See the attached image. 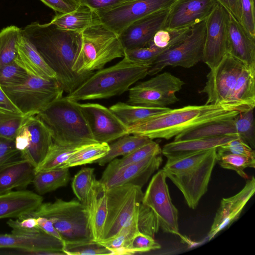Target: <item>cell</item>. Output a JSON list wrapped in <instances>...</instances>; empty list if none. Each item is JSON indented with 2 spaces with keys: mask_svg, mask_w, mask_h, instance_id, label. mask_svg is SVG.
Wrapping results in <instances>:
<instances>
[{
  "mask_svg": "<svg viewBox=\"0 0 255 255\" xmlns=\"http://www.w3.org/2000/svg\"><path fill=\"white\" fill-rule=\"evenodd\" d=\"M79 146H64L54 142L44 160L35 169V173L61 168Z\"/></svg>",
  "mask_w": 255,
  "mask_h": 255,
  "instance_id": "cell-39",
  "label": "cell"
},
{
  "mask_svg": "<svg viewBox=\"0 0 255 255\" xmlns=\"http://www.w3.org/2000/svg\"><path fill=\"white\" fill-rule=\"evenodd\" d=\"M162 149L157 142L151 141L140 146L121 158H115L110 161L107 167L118 168L126 165L143 161L149 157L161 154Z\"/></svg>",
  "mask_w": 255,
  "mask_h": 255,
  "instance_id": "cell-38",
  "label": "cell"
},
{
  "mask_svg": "<svg viewBox=\"0 0 255 255\" xmlns=\"http://www.w3.org/2000/svg\"><path fill=\"white\" fill-rule=\"evenodd\" d=\"M24 123L28 130L29 143L27 148L20 152V156L36 169L44 160L54 142L50 131L36 115L26 117Z\"/></svg>",
  "mask_w": 255,
  "mask_h": 255,
  "instance_id": "cell-23",
  "label": "cell"
},
{
  "mask_svg": "<svg viewBox=\"0 0 255 255\" xmlns=\"http://www.w3.org/2000/svg\"><path fill=\"white\" fill-rule=\"evenodd\" d=\"M229 12L219 3L206 19V37L202 61L215 69L228 53Z\"/></svg>",
  "mask_w": 255,
  "mask_h": 255,
  "instance_id": "cell-15",
  "label": "cell"
},
{
  "mask_svg": "<svg viewBox=\"0 0 255 255\" xmlns=\"http://www.w3.org/2000/svg\"><path fill=\"white\" fill-rule=\"evenodd\" d=\"M220 106L226 110L238 113L254 109L255 73L244 68L231 94Z\"/></svg>",
  "mask_w": 255,
  "mask_h": 255,
  "instance_id": "cell-27",
  "label": "cell"
},
{
  "mask_svg": "<svg viewBox=\"0 0 255 255\" xmlns=\"http://www.w3.org/2000/svg\"><path fill=\"white\" fill-rule=\"evenodd\" d=\"M97 142L109 143L128 134V128L109 109L98 103H79Z\"/></svg>",
  "mask_w": 255,
  "mask_h": 255,
  "instance_id": "cell-16",
  "label": "cell"
},
{
  "mask_svg": "<svg viewBox=\"0 0 255 255\" xmlns=\"http://www.w3.org/2000/svg\"><path fill=\"white\" fill-rule=\"evenodd\" d=\"M29 74L14 61L0 69V86L9 88L24 83Z\"/></svg>",
  "mask_w": 255,
  "mask_h": 255,
  "instance_id": "cell-44",
  "label": "cell"
},
{
  "mask_svg": "<svg viewBox=\"0 0 255 255\" xmlns=\"http://www.w3.org/2000/svg\"><path fill=\"white\" fill-rule=\"evenodd\" d=\"M161 246L153 237L140 232H136L131 239L128 250L130 255L158 250Z\"/></svg>",
  "mask_w": 255,
  "mask_h": 255,
  "instance_id": "cell-48",
  "label": "cell"
},
{
  "mask_svg": "<svg viewBox=\"0 0 255 255\" xmlns=\"http://www.w3.org/2000/svg\"><path fill=\"white\" fill-rule=\"evenodd\" d=\"M63 241L43 231L33 234H0V248L18 249L27 254L66 255Z\"/></svg>",
  "mask_w": 255,
  "mask_h": 255,
  "instance_id": "cell-20",
  "label": "cell"
},
{
  "mask_svg": "<svg viewBox=\"0 0 255 255\" xmlns=\"http://www.w3.org/2000/svg\"><path fill=\"white\" fill-rule=\"evenodd\" d=\"M216 160L223 168L235 171L242 178L248 179L249 176L245 172L248 167H255V158L234 154L217 155Z\"/></svg>",
  "mask_w": 255,
  "mask_h": 255,
  "instance_id": "cell-42",
  "label": "cell"
},
{
  "mask_svg": "<svg viewBox=\"0 0 255 255\" xmlns=\"http://www.w3.org/2000/svg\"><path fill=\"white\" fill-rule=\"evenodd\" d=\"M2 89L25 117L36 115L63 96L64 92L56 78L45 79L30 75L22 84Z\"/></svg>",
  "mask_w": 255,
  "mask_h": 255,
  "instance_id": "cell-8",
  "label": "cell"
},
{
  "mask_svg": "<svg viewBox=\"0 0 255 255\" xmlns=\"http://www.w3.org/2000/svg\"><path fill=\"white\" fill-rule=\"evenodd\" d=\"M245 67L242 62L227 53L219 65L210 70L205 86L199 91L207 96L205 104L220 106L231 94Z\"/></svg>",
  "mask_w": 255,
  "mask_h": 255,
  "instance_id": "cell-14",
  "label": "cell"
},
{
  "mask_svg": "<svg viewBox=\"0 0 255 255\" xmlns=\"http://www.w3.org/2000/svg\"><path fill=\"white\" fill-rule=\"evenodd\" d=\"M169 8L161 9L134 21L119 35L124 50L146 47L155 34L164 29Z\"/></svg>",
  "mask_w": 255,
  "mask_h": 255,
  "instance_id": "cell-19",
  "label": "cell"
},
{
  "mask_svg": "<svg viewBox=\"0 0 255 255\" xmlns=\"http://www.w3.org/2000/svg\"><path fill=\"white\" fill-rule=\"evenodd\" d=\"M94 168L85 167L81 169L74 176L72 182L73 193L78 200L84 204L95 177Z\"/></svg>",
  "mask_w": 255,
  "mask_h": 255,
  "instance_id": "cell-43",
  "label": "cell"
},
{
  "mask_svg": "<svg viewBox=\"0 0 255 255\" xmlns=\"http://www.w3.org/2000/svg\"><path fill=\"white\" fill-rule=\"evenodd\" d=\"M184 84L183 81L169 72L156 74L130 88L126 103L147 107H167L179 100L176 94Z\"/></svg>",
  "mask_w": 255,
  "mask_h": 255,
  "instance_id": "cell-11",
  "label": "cell"
},
{
  "mask_svg": "<svg viewBox=\"0 0 255 255\" xmlns=\"http://www.w3.org/2000/svg\"><path fill=\"white\" fill-rule=\"evenodd\" d=\"M57 13H66L76 9L80 5L78 0H40Z\"/></svg>",
  "mask_w": 255,
  "mask_h": 255,
  "instance_id": "cell-53",
  "label": "cell"
},
{
  "mask_svg": "<svg viewBox=\"0 0 255 255\" xmlns=\"http://www.w3.org/2000/svg\"><path fill=\"white\" fill-rule=\"evenodd\" d=\"M14 234H33L42 231L38 226L36 218L23 217L16 220L9 219L7 222Z\"/></svg>",
  "mask_w": 255,
  "mask_h": 255,
  "instance_id": "cell-50",
  "label": "cell"
},
{
  "mask_svg": "<svg viewBox=\"0 0 255 255\" xmlns=\"http://www.w3.org/2000/svg\"><path fill=\"white\" fill-rule=\"evenodd\" d=\"M107 216L101 240L115 236L138 215L143 193L141 187L128 183L107 189Z\"/></svg>",
  "mask_w": 255,
  "mask_h": 255,
  "instance_id": "cell-10",
  "label": "cell"
},
{
  "mask_svg": "<svg viewBox=\"0 0 255 255\" xmlns=\"http://www.w3.org/2000/svg\"><path fill=\"white\" fill-rule=\"evenodd\" d=\"M238 112L220 105H189L169 110L128 128L129 134L151 139L168 140L191 128L207 123L233 118Z\"/></svg>",
  "mask_w": 255,
  "mask_h": 255,
  "instance_id": "cell-2",
  "label": "cell"
},
{
  "mask_svg": "<svg viewBox=\"0 0 255 255\" xmlns=\"http://www.w3.org/2000/svg\"><path fill=\"white\" fill-rule=\"evenodd\" d=\"M255 192V179L253 176L247 179L245 186L238 193L222 199L208 234V241L212 240L219 232L228 228L239 218Z\"/></svg>",
  "mask_w": 255,
  "mask_h": 255,
  "instance_id": "cell-21",
  "label": "cell"
},
{
  "mask_svg": "<svg viewBox=\"0 0 255 255\" xmlns=\"http://www.w3.org/2000/svg\"><path fill=\"white\" fill-rule=\"evenodd\" d=\"M0 111L21 114L10 101V100L9 99L7 95L5 93L0 86Z\"/></svg>",
  "mask_w": 255,
  "mask_h": 255,
  "instance_id": "cell-56",
  "label": "cell"
},
{
  "mask_svg": "<svg viewBox=\"0 0 255 255\" xmlns=\"http://www.w3.org/2000/svg\"><path fill=\"white\" fill-rule=\"evenodd\" d=\"M36 218L38 227L45 233L62 241V237L54 227L52 222L48 218L38 216Z\"/></svg>",
  "mask_w": 255,
  "mask_h": 255,
  "instance_id": "cell-55",
  "label": "cell"
},
{
  "mask_svg": "<svg viewBox=\"0 0 255 255\" xmlns=\"http://www.w3.org/2000/svg\"><path fill=\"white\" fill-rule=\"evenodd\" d=\"M239 137L237 134L195 138L182 141H173L165 144L161 151L167 159L180 158L198 152L217 148Z\"/></svg>",
  "mask_w": 255,
  "mask_h": 255,
  "instance_id": "cell-28",
  "label": "cell"
},
{
  "mask_svg": "<svg viewBox=\"0 0 255 255\" xmlns=\"http://www.w3.org/2000/svg\"><path fill=\"white\" fill-rule=\"evenodd\" d=\"M14 61L30 75L45 79H56V73L22 33Z\"/></svg>",
  "mask_w": 255,
  "mask_h": 255,
  "instance_id": "cell-29",
  "label": "cell"
},
{
  "mask_svg": "<svg viewBox=\"0 0 255 255\" xmlns=\"http://www.w3.org/2000/svg\"><path fill=\"white\" fill-rule=\"evenodd\" d=\"M227 11L240 22V11L239 0H217Z\"/></svg>",
  "mask_w": 255,
  "mask_h": 255,
  "instance_id": "cell-57",
  "label": "cell"
},
{
  "mask_svg": "<svg viewBox=\"0 0 255 255\" xmlns=\"http://www.w3.org/2000/svg\"><path fill=\"white\" fill-rule=\"evenodd\" d=\"M166 49L158 48L150 42L146 47L124 50V56L135 64L150 66Z\"/></svg>",
  "mask_w": 255,
  "mask_h": 255,
  "instance_id": "cell-45",
  "label": "cell"
},
{
  "mask_svg": "<svg viewBox=\"0 0 255 255\" xmlns=\"http://www.w3.org/2000/svg\"><path fill=\"white\" fill-rule=\"evenodd\" d=\"M218 3L217 0H175L169 8L164 29L189 28L206 19Z\"/></svg>",
  "mask_w": 255,
  "mask_h": 255,
  "instance_id": "cell-18",
  "label": "cell"
},
{
  "mask_svg": "<svg viewBox=\"0 0 255 255\" xmlns=\"http://www.w3.org/2000/svg\"><path fill=\"white\" fill-rule=\"evenodd\" d=\"M240 23L255 36V0H239Z\"/></svg>",
  "mask_w": 255,
  "mask_h": 255,
  "instance_id": "cell-51",
  "label": "cell"
},
{
  "mask_svg": "<svg viewBox=\"0 0 255 255\" xmlns=\"http://www.w3.org/2000/svg\"></svg>",
  "mask_w": 255,
  "mask_h": 255,
  "instance_id": "cell-58",
  "label": "cell"
},
{
  "mask_svg": "<svg viewBox=\"0 0 255 255\" xmlns=\"http://www.w3.org/2000/svg\"><path fill=\"white\" fill-rule=\"evenodd\" d=\"M64 252L67 255H113L112 252L92 239L63 241Z\"/></svg>",
  "mask_w": 255,
  "mask_h": 255,
  "instance_id": "cell-40",
  "label": "cell"
},
{
  "mask_svg": "<svg viewBox=\"0 0 255 255\" xmlns=\"http://www.w3.org/2000/svg\"><path fill=\"white\" fill-rule=\"evenodd\" d=\"M36 116L48 128L56 144L79 146L97 142L79 103L66 96L53 101Z\"/></svg>",
  "mask_w": 255,
  "mask_h": 255,
  "instance_id": "cell-5",
  "label": "cell"
},
{
  "mask_svg": "<svg viewBox=\"0 0 255 255\" xmlns=\"http://www.w3.org/2000/svg\"><path fill=\"white\" fill-rule=\"evenodd\" d=\"M228 53L255 73V36L230 13L228 24Z\"/></svg>",
  "mask_w": 255,
  "mask_h": 255,
  "instance_id": "cell-22",
  "label": "cell"
},
{
  "mask_svg": "<svg viewBox=\"0 0 255 255\" xmlns=\"http://www.w3.org/2000/svg\"><path fill=\"white\" fill-rule=\"evenodd\" d=\"M138 229L140 232L154 237L158 232L159 226L150 209L141 203L137 218Z\"/></svg>",
  "mask_w": 255,
  "mask_h": 255,
  "instance_id": "cell-47",
  "label": "cell"
},
{
  "mask_svg": "<svg viewBox=\"0 0 255 255\" xmlns=\"http://www.w3.org/2000/svg\"><path fill=\"white\" fill-rule=\"evenodd\" d=\"M39 194L29 190L10 191L0 195V219L20 218L36 210L43 203Z\"/></svg>",
  "mask_w": 255,
  "mask_h": 255,
  "instance_id": "cell-25",
  "label": "cell"
},
{
  "mask_svg": "<svg viewBox=\"0 0 255 255\" xmlns=\"http://www.w3.org/2000/svg\"><path fill=\"white\" fill-rule=\"evenodd\" d=\"M175 0H130L110 9L96 11L100 23L118 34L134 21L170 7Z\"/></svg>",
  "mask_w": 255,
  "mask_h": 255,
  "instance_id": "cell-13",
  "label": "cell"
},
{
  "mask_svg": "<svg viewBox=\"0 0 255 255\" xmlns=\"http://www.w3.org/2000/svg\"><path fill=\"white\" fill-rule=\"evenodd\" d=\"M81 5L96 12L110 9L127 0H78Z\"/></svg>",
  "mask_w": 255,
  "mask_h": 255,
  "instance_id": "cell-54",
  "label": "cell"
},
{
  "mask_svg": "<svg viewBox=\"0 0 255 255\" xmlns=\"http://www.w3.org/2000/svg\"><path fill=\"white\" fill-rule=\"evenodd\" d=\"M216 148L180 158L167 159L162 169L182 193L188 207H197L207 192L212 171L217 161Z\"/></svg>",
  "mask_w": 255,
  "mask_h": 255,
  "instance_id": "cell-3",
  "label": "cell"
},
{
  "mask_svg": "<svg viewBox=\"0 0 255 255\" xmlns=\"http://www.w3.org/2000/svg\"><path fill=\"white\" fill-rule=\"evenodd\" d=\"M20 151L15 147L14 140L0 137V164L20 155Z\"/></svg>",
  "mask_w": 255,
  "mask_h": 255,
  "instance_id": "cell-52",
  "label": "cell"
},
{
  "mask_svg": "<svg viewBox=\"0 0 255 255\" xmlns=\"http://www.w3.org/2000/svg\"><path fill=\"white\" fill-rule=\"evenodd\" d=\"M235 117L201 125L178 134L174 137L173 141H182L232 134H238L235 126Z\"/></svg>",
  "mask_w": 255,
  "mask_h": 255,
  "instance_id": "cell-32",
  "label": "cell"
},
{
  "mask_svg": "<svg viewBox=\"0 0 255 255\" xmlns=\"http://www.w3.org/2000/svg\"><path fill=\"white\" fill-rule=\"evenodd\" d=\"M35 174V167L20 154L0 164V195L14 188H25L32 182Z\"/></svg>",
  "mask_w": 255,
  "mask_h": 255,
  "instance_id": "cell-26",
  "label": "cell"
},
{
  "mask_svg": "<svg viewBox=\"0 0 255 255\" xmlns=\"http://www.w3.org/2000/svg\"><path fill=\"white\" fill-rule=\"evenodd\" d=\"M149 67L135 64L124 56L116 64L94 72L66 97L78 102L108 99L121 95L148 75Z\"/></svg>",
  "mask_w": 255,
  "mask_h": 255,
  "instance_id": "cell-4",
  "label": "cell"
},
{
  "mask_svg": "<svg viewBox=\"0 0 255 255\" xmlns=\"http://www.w3.org/2000/svg\"><path fill=\"white\" fill-rule=\"evenodd\" d=\"M27 216L49 219L63 241L93 240L86 208L78 200L67 201L57 198L52 202L42 203L34 211L23 217Z\"/></svg>",
  "mask_w": 255,
  "mask_h": 255,
  "instance_id": "cell-7",
  "label": "cell"
},
{
  "mask_svg": "<svg viewBox=\"0 0 255 255\" xmlns=\"http://www.w3.org/2000/svg\"><path fill=\"white\" fill-rule=\"evenodd\" d=\"M206 29V19L190 27L179 40L157 56L147 75H156L168 66L188 68L202 61Z\"/></svg>",
  "mask_w": 255,
  "mask_h": 255,
  "instance_id": "cell-9",
  "label": "cell"
},
{
  "mask_svg": "<svg viewBox=\"0 0 255 255\" xmlns=\"http://www.w3.org/2000/svg\"><path fill=\"white\" fill-rule=\"evenodd\" d=\"M166 178L162 169L154 174L141 203L150 209L163 232L179 236L178 210L172 202Z\"/></svg>",
  "mask_w": 255,
  "mask_h": 255,
  "instance_id": "cell-12",
  "label": "cell"
},
{
  "mask_svg": "<svg viewBox=\"0 0 255 255\" xmlns=\"http://www.w3.org/2000/svg\"><path fill=\"white\" fill-rule=\"evenodd\" d=\"M152 139L142 135L128 134L124 135L109 144V150L103 157L94 163L100 166L106 164L120 156H125L140 146L151 141Z\"/></svg>",
  "mask_w": 255,
  "mask_h": 255,
  "instance_id": "cell-33",
  "label": "cell"
},
{
  "mask_svg": "<svg viewBox=\"0 0 255 255\" xmlns=\"http://www.w3.org/2000/svg\"><path fill=\"white\" fill-rule=\"evenodd\" d=\"M162 162L161 154H159L121 167L107 166L99 181L107 189L128 183L142 188L151 175L159 168Z\"/></svg>",
  "mask_w": 255,
  "mask_h": 255,
  "instance_id": "cell-17",
  "label": "cell"
},
{
  "mask_svg": "<svg viewBox=\"0 0 255 255\" xmlns=\"http://www.w3.org/2000/svg\"><path fill=\"white\" fill-rule=\"evenodd\" d=\"M254 110L238 113L234 118L237 134L253 149L255 147Z\"/></svg>",
  "mask_w": 255,
  "mask_h": 255,
  "instance_id": "cell-41",
  "label": "cell"
},
{
  "mask_svg": "<svg viewBox=\"0 0 255 255\" xmlns=\"http://www.w3.org/2000/svg\"><path fill=\"white\" fill-rule=\"evenodd\" d=\"M109 150V144L105 142H95L81 145L61 168H70L93 163L104 156Z\"/></svg>",
  "mask_w": 255,
  "mask_h": 255,
  "instance_id": "cell-35",
  "label": "cell"
},
{
  "mask_svg": "<svg viewBox=\"0 0 255 255\" xmlns=\"http://www.w3.org/2000/svg\"><path fill=\"white\" fill-rule=\"evenodd\" d=\"M217 155L234 154L255 158V151L240 137L233 139L216 149Z\"/></svg>",
  "mask_w": 255,
  "mask_h": 255,
  "instance_id": "cell-49",
  "label": "cell"
},
{
  "mask_svg": "<svg viewBox=\"0 0 255 255\" xmlns=\"http://www.w3.org/2000/svg\"><path fill=\"white\" fill-rule=\"evenodd\" d=\"M107 190L105 185L95 178L84 204L88 215L92 239L96 242L102 238L107 218Z\"/></svg>",
  "mask_w": 255,
  "mask_h": 255,
  "instance_id": "cell-24",
  "label": "cell"
},
{
  "mask_svg": "<svg viewBox=\"0 0 255 255\" xmlns=\"http://www.w3.org/2000/svg\"><path fill=\"white\" fill-rule=\"evenodd\" d=\"M22 29L11 25L0 32V69L13 62L17 56Z\"/></svg>",
  "mask_w": 255,
  "mask_h": 255,
  "instance_id": "cell-36",
  "label": "cell"
},
{
  "mask_svg": "<svg viewBox=\"0 0 255 255\" xmlns=\"http://www.w3.org/2000/svg\"><path fill=\"white\" fill-rule=\"evenodd\" d=\"M25 117L21 114L0 111V137L14 140Z\"/></svg>",
  "mask_w": 255,
  "mask_h": 255,
  "instance_id": "cell-46",
  "label": "cell"
},
{
  "mask_svg": "<svg viewBox=\"0 0 255 255\" xmlns=\"http://www.w3.org/2000/svg\"><path fill=\"white\" fill-rule=\"evenodd\" d=\"M22 33L56 73L57 81L67 94L94 73L79 74L72 69L81 45V33L61 29L50 22H35L25 26Z\"/></svg>",
  "mask_w": 255,
  "mask_h": 255,
  "instance_id": "cell-1",
  "label": "cell"
},
{
  "mask_svg": "<svg viewBox=\"0 0 255 255\" xmlns=\"http://www.w3.org/2000/svg\"><path fill=\"white\" fill-rule=\"evenodd\" d=\"M109 109L128 128L170 108L133 105L127 103L118 102Z\"/></svg>",
  "mask_w": 255,
  "mask_h": 255,
  "instance_id": "cell-31",
  "label": "cell"
},
{
  "mask_svg": "<svg viewBox=\"0 0 255 255\" xmlns=\"http://www.w3.org/2000/svg\"><path fill=\"white\" fill-rule=\"evenodd\" d=\"M70 179L69 168H59L35 173L32 183L41 195L66 186Z\"/></svg>",
  "mask_w": 255,
  "mask_h": 255,
  "instance_id": "cell-34",
  "label": "cell"
},
{
  "mask_svg": "<svg viewBox=\"0 0 255 255\" xmlns=\"http://www.w3.org/2000/svg\"><path fill=\"white\" fill-rule=\"evenodd\" d=\"M98 22L95 11L80 4L73 11L66 13H57L50 22L61 29L81 33Z\"/></svg>",
  "mask_w": 255,
  "mask_h": 255,
  "instance_id": "cell-30",
  "label": "cell"
},
{
  "mask_svg": "<svg viewBox=\"0 0 255 255\" xmlns=\"http://www.w3.org/2000/svg\"><path fill=\"white\" fill-rule=\"evenodd\" d=\"M137 218L138 215L124 226L115 236L98 242L110 250L113 255H130L128 250L129 245L134 235L139 231Z\"/></svg>",
  "mask_w": 255,
  "mask_h": 255,
  "instance_id": "cell-37",
  "label": "cell"
},
{
  "mask_svg": "<svg viewBox=\"0 0 255 255\" xmlns=\"http://www.w3.org/2000/svg\"><path fill=\"white\" fill-rule=\"evenodd\" d=\"M82 42L72 69L78 73L94 72L111 61L124 56L119 34L100 22L81 32Z\"/></svg>",
  "mask_w": 255,
  "mask_h": 255,
  "instance_id": "cell-6",
  "label": "cell"
}]
</instances>
